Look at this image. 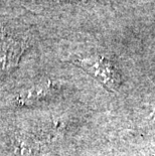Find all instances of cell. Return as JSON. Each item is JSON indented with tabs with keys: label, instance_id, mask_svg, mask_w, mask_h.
Returning <instances> with one entry per match:
<instances>
[{
	"label": "cell",
	"instance_id": "obj_3",
	"mask_svg": "<svg viewBox=\"0 0 155 156\" xmlns=\"http://www.w3.org/2000/svg\"><path fill=\"white\" fill-rule=\"evenodd\" d=\"M52 88L51 82H44L41 83L38 85H35L33 87L29 88L24 91H21L16 97V103L18 105L24 106L29 105L32 103L44 100L49 97L51 94Z\"/></svg>",
	"mask_w": 155,
	"mask_h": 156
},
{
	"label": "cell",
	"instance_id": "obj_2",
	"mask_svg": "<svg viewBox=\"0 0 155 156\" xmlns=\"http://www.w3.org/2000/svg\"><path fill=\"white\" fill-rule=\"evenodd\" d=\"M25 48L24 41L0 32V76L7 74L17 66Z\"/></svg>",
	"mask_w": 155,
	"mask_h": 156
},
{
	"label": "cell",
	"instance_id": "obj_4",
	"mask_svg": "<svg viewBox=\"0 0 155 156\" xmlns=\"http://www.w3.org/2000/svg\"><path fill=\"white\" fill-rule=\"evenodd\" d=\"M13 148L16 156H33L36 151L34 141L26 135H19L13 140Z\"/></svg>",
	"mask_w": 155,
	"mask_h": 156
},
{
	"label": "cell",
	"instance_id": "obj_1",
	"mask_svg": "<svg viewBox=\"0 0 155 156\" xmlns=\"http://www.w3.org/2000/svg\"><path fill=\"white\" fill-rule=\"evenodd\" d=\"M74 64L95 78L108 91L116 92L120 86V76L110 59L104 55H95L75 59Z\"/></svg>",
	"mask_w": 155,
	"mask_h": 156
}]
</instances>
